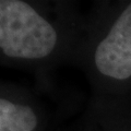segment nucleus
Segmentation results:
<instances>
[{
	"instance_id": "1",
	"label": "nucleus",
	"mask_w": 131,
	"mask_h": 131,
	"mask_svg": "<svg viewBox=\"0 0 131 131\" xmlns=\"http://www.w3.org/2000/svg\"><path fill=\"white\" fill-rule=\"evenodd\" d=\"M57 43L51 24L20 0L0 1V48L8 57L39 59L48 56Z\"/></svg>"
},
{
	"instance_id": "2",
	"label": "nucleus",
	"mask_w": 131,
	"mask_h": 131,
	"mask_svg": "<svg viewBox=\"0 0 131 131\" xmlns=\"http://www.w3.org/2000/svg\"><path fill=\"white\" fill-rule=\"evenodd\" d=\"M95 64L101 73L113 79L131 77V3L98 44Z\"/></svg>"
},
{
	"instance_id": "3",
	"label": "nucleus",
	"mask_w": 131,
	"mask_h": 131,
	"mask_svg": "<svg viewBox=\"0 0 131 131\" xmlns=\"http://www.w3.org/2000/svg\"><path fill=\"white\" fill-rule=\"evenodd\" d=\"M36 126L37 118L31 107L0 100V131H33Z\"/></svg>"
}]
</instances>
